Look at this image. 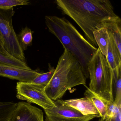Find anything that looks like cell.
<instances>
[{
	"label": "cell",
	"mask_w": 121,
	"mask_h": 121,
	"mask_svg": "<svg viewBox=\"0 0 121 121\" xmlns=\"http://www.w3.org/2000/svg\"><path fill=\"white\" fill-rule=\"evenodd\" d=\"M57 7L82 30L86 39L94 47V31L103 27L106 21L117 17L109 0H56Z\"/></svg>",
	"instance_id": "6da1fadb"
},
{
	"label": "cell",
	"mask_w": 121,
	"mask_h": 121,
	"mask_svg": "<svg viewBox=\"0 0 121 121\" xmlns=\"http://www.w3.org/2000/svg\"><path fill=\"white\" fill-rule=\"evenodd\" d=\"M45 19L49 31L59 40L64 49L79 61L88 78L87 65L98 48L92 46L65 17L46 16Z\"/></svg>",
	"instance_id": "7a4b0ae2"
},
{
	"label": "cell",
	"mask_w": 121,
	"mask_h": 121,
	"mask_svg": "<svg viewBox=\"0 0 121 121\" xmlns=\"http://www.w3.org/2000/svg\"><path fill=\"white\" fill-rule=\"evenodd\" d=\"M86 78L79 61L64 49L59 58L54 73L44 89L53 101L60 99L67 90L79 85H86Z\"/></svg>",
	"instance_id": "3957f363"
},
{
	"label": "cell",
	"mask_w": 121,
	"mask_h": 121,
	"mask_svg": "<svg viewBox=\"0 0 121 121\" xmlns=\"http://www.w3.org/2000/svg\"><path fill=\"white\" fill-rule=\"evenodd\" d=\"M89 89L104 101L114 103L112 88V70L106 58L98 48L87 65Z\"/></svg>",
	"instance_id": "277c9868"
},
{
	"label": "cell",
	"mask_w": 121,
	"mask_h": 121,
	"mask_svg": "<svg viewBox=\"0 0 121 121\" xmlns=\"http://www.w3.org/2000/svg\"><path fill=\"white\" fill-rule=\"evenodd\" d=\"M15 14L13 8L0 9V35L4 48L8 53L19 60L26 63L24 51L21 48L13 25V17Z\"/></svg>",
	"instance_id": "5b68a950"
},
{
	"label": "cell",
	"mask_w": 121,
	"mask_h": 121,
	"mask_svg": "<svg viewBox=\"0 0 121 121\" xmlns=\"http://www.w3.org/2000/svg\"><path fill=\"white\" fill-rule=\"evenodd\" d=\"M44 89V87L32 82L19 81L16 86L17 97L29 104H36L44 109L52 108L55 106L54 101L48 97Z\"/></svg>",
	"instance_id": "8992f818"
},
{
	"label": "cell",
	"mask_w": 121,
	"mask_h": 121,
	"mask_svg": "<svg viewBox=\"0 0 121 121\" xmlns=\"http://www.w3.org/2000/svg\"><path fill=\"white\" fill-rule=\"evenodd\" d=\"M55 106L50 109H44L46 114L45 121H90L99 114L83 115L79 111L59 99L54 101Z\"/></svg>",
	"instance_id": "52a82bcc"
},
{
	"label": "cell",
	"mask_w": 121,
	"mask_h": 121,
	"mask_svg": "<svg viewBox=\"0 0 121 121\" xmlns=\"http://www.w3.org/2000/svg\"><path fill=\"white\" fill-rule=\"evenodd\" d=\"M43 115L39 108L26 102H19L10 121H44Z\"/></svg>",
	"instance_id": "ba28073f"
},
{
	"label": "cell",
	"mask_w": 121,
	"mask_h": 121,
	"mask_svg": "<svg viewBox=\"0 0 121 121\" xmlns=\"http://www.w3.org/2000/svg\"><path fill=\"white\" fill-rule=\"evenodd\" d=\"M39 73L12 66L0 65V76L17 80L19 82H31Z\"/></svg>",
	"instance_id": "9c48e42d"
},
{
	"label": "cell",
	"mask_w": 121,
	"mask_h": 121,
	"mask_svg": "<svg viewBox=\"0 0 121 121\" xmlns=\"http://www.w3.org/2000/svg\"><path fill=\"white\" fill-rule=\"evenodd\" d=\"M64 101L66 104L77 110L85 116L99 114L93 103L85 97L66 100Z\"/></svg>",
	"instance_id": "30bf717a"
},
{
	"label": "cell",
	"mask_w": 121,
	"mask_h": 121,
	"mask_svg": "<svg viewBox=\"0 0 121 121\" xmlns=\"http://www.w3.org/2000/svg\"><path fill=\"white\" fill-rule=\"evenodd\" d=\"M109 35L116 43L119 51L121 52V19L117 16L116 18L106 21L103 24Z\"/></svg>",
	"instance_id": "8fae6325"
},
{
	"label": "cell",
	"mask_w": 121,
	"mask_h": 121,
	"mask_svg": "<svg viewBox=\"0 0 121 121\" xmlns=\"http://www.w3.org/2000/svg\"><path fill=\"white\" fill-rule=\"evenodd\" d=\"M112 88L114 102L121 104V64L112 70Z\"/></svg>",
	"instance_id": "7c38bea8"
},
{
	"label": "cell",
	"mask_w": 121,
	"mask_h": 121,
	"mask_svg": "<svg viewBox=\"0 0 121 121\" xmlns=\"http://www.w3.org/2000/svg\"><path fill=\"white\" fill-rule=\"evenodd\" d=\"M109 36L110 41L106 58L111 70H113L121 64V52L118 50L113 38L110 35Z\"/></svg>",
	"instance_id": "4fadbf2b"
},
{
	"label": "cell",
	"mask_w": 121,
	"mask_h": 121,
	"mask_svg": "<svg viewBox=\"0 0 121 121\" xmlns=\"http://www.w3.org/2000/svg\"><path fill=\"white\" fill-rule=\"evenodd\" d=\"M93 35L98 48L106 58L110 41L109 36L107 31L104 27H102L94 31Z\"/></svg>",
	"instance_id": "5bb4252c"
},
{
	"label": "cell",
	"mask_w": 121,
	"mask_h": 121,
	"mask_svg": "<svg viewBox=\"0 0 121 121\" xmlns=\"http://www.w3.org/2000/svg\"><path fill=\"white\" fill-rule=\"evenodd\" d=\"M85 97L90 100L95 105L99 112L100 117L104 118L107 117V107L105 102L91 91L88 87L84 93Z\"/></svg>",
	"instance_id": "9a60e30c"
},
{
	"label": "cell",
	"mask_w": 121,
	"mask_h": 121,
	"mask_svg": "<svg viewBox=\"0 0 121 121\" xmlns=\"http://www.w3.org/2000/svg\"><path fill=\"white\" fill-rule=\"evenodd\" d=\"M34 33L29 28L26 26L17 35L19 43L24 51L27 49L28 47L32 45V35Z\"/></svg>",
	"instance_id": "2e32d148"
},
{
	"label": "cell",
	"mask_w": 121,
	"mask_h": 121,
	"mask_svg": "<svg viewBox=\"0 0 121 121\" xmlns=\"http://www.w3.org/2000/svg\"><path fill=\"white\" fill-rule=\"evenodd\" d=\"M0 65L12 66L27 70H31L26 63L19 60L8 54L0 52Z\"/></svg>",
	"instance_id": "e0dca14e"
},
{
	"label": "cell",
	"mask_w": 121,
	"mask_h": 121,
	"mask_svg": "<svg viewBox=\"0 0 121 121\" xmlns=\"http://www.w3.org/2000/svg\"><path fill=\"white\" fill-rule=\"evenodd\" d=\"M49 71L44 73H39V75L32 81V82L46 87L49 83L54 73L55 69L51 64H49Z\"/></svg>",
	"instance_id": "ac0fdd59"
},
{
	"label": "cell",
	"mask_w": 121,
	"mask_h": 121,
	"mask_svg": "<svg viewBox=\"0 0 121 121\" xmlns=\"http://www.w3.org/2000/svg\"><path fill=\"white\" fill-rule=\"evenodd\" d=\"M30 4V1L27 0H0V9H9L14 7L28 5Z\"/></svg>",
	"instance_id": "d6986e66"
},
{
	"label": "cell",
	"mask_w": 121,
	"mask_h": 121,
	"mask_svg": "<svg viewBox=\"0 0 121 121\" xmlns=\"http://www.w3.org/2000/svg\"><path fill=\"white\" fill-rule=\"evenodd\" d=\"M98 121H121V109L114 116H107L104 118H100Z\"/></svg>",
	"instance_id": "ffe728a7"
},
{
	"label": "cell",
	"mask_w": 121,
	"mask_h": 121,
	"mask_svg": "<svg viewBox=\"0 0 121 121\" xmlns=\"http://www.w3.org/2000/svg\"><path fill=\"white\" fill-rule=\"evenodd\" d=\"M0 52L4 54H8V55H9L8 53L6 51L4 48L2 39V37H1L0 35Z\"/></svg>",
	"instance_id": "44dd1931"
}]
</instances>
